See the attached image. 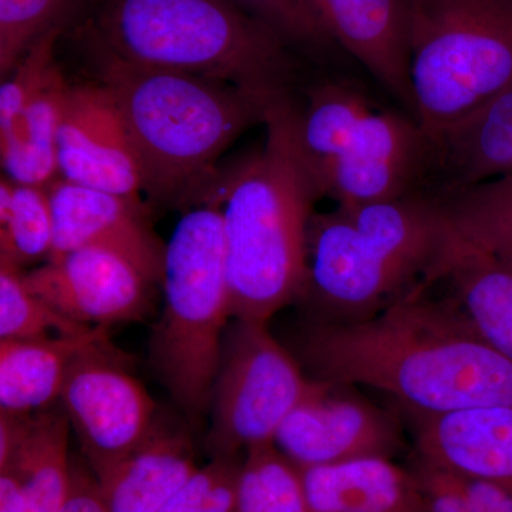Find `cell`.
Listing matches in <instances>:
<instances>
[{"label":"cell","mask_w":512,"mask_h":512,"mask_svg":"<svg viewBox=\"0 0 512 512\" xmlns=\"http://www.w3.org/2000/svg\"><path fill=\"white\" fill-rule=\"evenodd\" d=\"M404 416L412 423L417 456L512 490V407Z\"/></svg>","instance_id":"17"},{"label":"cell","mask_w":512,"mask_h":512,"mask_svg":"<svg viewBox=\"0 0 512 512\" xmlns=\"http://www.w3.org/2000/svg\"><path fill=\"white\" fill-rule=\"evenodd\" d=\"M26 493L22 478L13 468H0V512H25Z\"/></svg>","instance_id":"34"},{"label":"cell","mask_w":512,"mask_h":512,"mask_svg":"<svg viewBox=\"0 0 512 512\" xmlns=\"http://www.w3.org/2000/svg\"><path fill=\"white\" fill-rule=\"evenodd\" d=\"M161 285L163 311L150 339V366L197 426L210 412L232 319L222 214L212 190L183 210L165 244Z\"/></svg>","instance_id":"6"},{"label":"cell","mask_w":512,"mask_h":512,"mask_svg":"<svg viewBox=\"0 0 512 512\" xmlns=\"http://www.w3.org/2000/svg\"><path fill=\"white\" fill-rule=\"evenodd\" d=\"M412 470L430 512H512V490L503 485L447 470L417 454Z\"/></svg>","instance_id":"29"},{"label":"cell","mask_w":512,"mask_h":512,"mask_svg":"<svg viewBox=\"0 0 512 512\" xmlns=\"http://www.w3.org/2000/svg\"><path fill=\"white\" fill-rule=\"evenodd\" d=\"M289 349L311 379L372 387L403 413L512 407V360L478 338L427 281L362 322L303 316Z\"/></svg>","instance_id":"1"},{"label":"cell","mask_w":512,"mask_h":512,"mask_svg":"<svg viewBox=\"0 0 512 512\" xmlns=\"http://www.w3.org/2000/svg\"><path fill=\"white\" fill-rule=\"evenodd\" d=\"M107 329L46 339H0V409L32 414L55 406L74 357Z\"/></svg>","instance_id":"22"},{"label":"cell","mask_w":512,"mask_h":512,"mask_svg":"<svg viewBox=\"0 0 512 512\" xmlns=\"http://www.w3.org/2000/svg\"><path fill=\"white\" fill-rule=\"evenodd\" d=\"M232 512H311L301 467L275 443L249 448L242 458Z\"/></svg>","instance_id":"26"},{"label":"cell","mask_w":512,"mask_h":512,"mask_svg":"<svg viewBox=\"0 0 512 512\" xmlns=\"http://www.w3.org/2000/svg\"><path fill=\"white\" fill-rule=\"evenodd\" d=\"M416 116L439 133L512 87V0H410Z\"/></svg>","instance_id":"7"},{"label":"cell","mask_w":512,"mask_h":512,"mask_svg":"<svg viewBox=\"0 0 512 512\" xmlns=\"http://www.w3.org/2000/svg\"><path fill=\"white\" fill-rule=\"evenodd\" d=\"M296 101L274 107L261 150L220 171V204L232 319L268 323L301 301L308 228L320 194L296 143Z\"/></svg>","instance_id":"2"},{"label":"cell","mask_w":512,"mask_h":512,"mask_svg":"<svg viewBox=\"0 0 512 512\" xmlns=\"http://www.w3.org/2000/svg\"><path fill=\"white\" fill-rule=\"evenodd\" d=\"M332 42L417 120L410 76V0H306Z\"/></svg>","instance_id":"15"},{"label":"cell","mask_w":512,"mask_h":512,"mask_svg":"<svg viewBox=\"0 0 512 512\" xmlns=\"http://www.w3.org/2000/svg\"><path fill=\"white\" fill-rule=\"evenodd\" d=\"M23 275V269L0 259V339H46L94 329L57 312L30 291Z\"/></svg>","instance_id":"28"},{"label":"cell","mask_w":512,"mask_h":512,"mask_svg":"<svg viewBox=\"0 0 512 512\" xmlns=\"http://www.w3.org/2000/svg\"><path fill=\"white\" fill-rule=\"evenodd\" d=\"M315 386L268 323L232 319L212 386L208 454L238 457L274 443L282 421Z\"/></svg>","instance_id":"8"},{"label":"cell","mask_w":512,"mask_h":512,"mask_svg":"<svg viewBox=\"0 0 512 512\" xmlns=\"http://www.w3.org/2000/svg\"><path fill=\"white\" fill-rule=\"evenodd\" d=\"M427 281L444 295L464 323L488 346L512 360V256L470 247L447 235Z\"/></svg>","instance_id":"18"},{"label":"cell","mask_w":512,"mask_h":512,"mask_svg":"<svg viewBox=\"0 0 512 512\" xmlns=\"http://www.w3.org/2000/svg\"><path fill=\"white\" fill-rule=\"evenodd\" d=\"M427 150L429 138L419 121L379 104L313 181L320 197L342 207L421 194Z\"/></svg>","instance_id":"10"},{"label":"cell","mask_w":512,"mask_h":512,"mask_svg":"<svg viewBox=\"0 0 512 512\" xmlns=\"http://www.w3.org/2000/svg\"><path fill=\"white\" fill-rule=\"evenodd\" d=\"M63 30H52L30 47L15 69L5 77L0 87V130L16 119L25 106L30 94L45 79L50 67L55 64L57 40Z\"/></svg>","instance_id":"32"},{"label":"cell","mask_w":512,"mask_h":512,"mask_svg":"<svg viewBox=\"0 0 512 512\" xmlns=\"http://www.w3.org/2000/svg\"><path fill=\"white\" fill-rule=\"evenodd\" d=\"M100 49L124 62L220 80L269 103L295 101L292 47L235 0H92Z\"/></svg>","instance_id":"5"},{"label":"cell","mask_w":512,"mask_h":512,"mask_svg":"<svg viewBox=\"0 0 512 512\" xmlns=\"http://www.w3.org/2000/svg\"><path fill=\"white\" fill-rule=\"evenodd\" d=\"M59 177L146 205L136 148L103 84H70L59 128Z\"/></svg>","instance_id":"13"},{"label":"cell","mask_w":512,"mask_h":512,"mask_svg":"<svg viewBox=\"0 0 512 512\" xmlns=\"http://www.w3.org/2000/svg\"><path fill=\"white\" fill-rule=\"evenodd\" d=\"M55 244V221L46 187L0 181V259L23 269L47 261Z\"/></svg>","instance_id":"25"},{"label":"cell","mask_w":512,"mask_h":512,"mask_svg":"<svg viewBox=\"0 0 512 512\" xmlns=\"http://www.w3.org/2000/svg\"><path fill=\"white\" fill-rule=\"evenodd\" d=\"M92 0H0V76L8 77L40 37L63 30Z\"/></svg>","instance_id":"27"},{"label":"cell","mask_w":512,"mask_h":512,"mask_svg":"<svg viewBox=\"0 0 512 512\" xmlns=\"http://www.w3.org/2000/svg\"><path fill=\"white\" fill-rule=\"evenodd\" d=\"M439 201L413 194L313 212L308 228L305 318H375L426 281L447 244Z\"/></svg>","instance_id":"4"},{"label":"cell","mask_w":512,"mask_h":512,"mask_svg":"<svg viewBox=\"0 0 512 512\" xmlns=\"http://www.w3.org/2000/svg\"><path fill=\"white\" fill-rule=\"evenodd\" d=\"M23 276L30 291L87 328L140 322L153 306V284L126 258L106 249H76Z\"/></svg>","instance_id":"12"},{"label":"cell","mask_w":512,"mask_h":512,"mask_svg":"<svg viewBox=\"0 0 512 512\" xmlns=\"http://www.w3.org/2000/svg\"><path fill=\"white\" fill-rule=\"evenodd\" d=\"M70 421L62 406L32 414L0 412V468L25 485V512H63L72 483Z\"/></svg>","instance_id":"19"},{"label":"cell","mask_w":512,"mask_h":512,"mask_svg":"<svg viewBox=\"0 0 512 512\" xmlns=\"http://www.w3.org/2000/svg\"><path fill=\"white\" fill-rule=\"evenodd\" d=\"M185 431L158 423L150 439L96 476L109 512H160L197 473Z\"/></svg>","instance_id":"20"},{"label":"cell","mask_w":512,"mask_h":512,"mask_svg":"<svg viewBox=\"0 0 512 512\" xmlns=\"http://www.w3.org/2000/svg\"><path fill=\"white\" fill-rule=\"evenodd\" d=\"M249 15L261 20L289 47L325 49L335 45L306 0H235Z\"/></svg>","instance_id":"31"},{"label":"cell","mask_w":512,"mask_h":512,"mask_svg":"<svg viewBox=\"0 0 512 512\" xmlns=\"http://www.w3.org/2000/svg\"><path fill=\"white\" fill-rule=\"evenodd\" d=\"M70 84L53 64L23 109L0 130L3 175L12 183L47 187L59 175V128Z\"/></svg>","instance_id":"23"},{"label":"cell","mask_w":512,"mask_h":512,"mask_svg":"<svg viewBox=\"0 0 512 512\" xmlns=\"http://www.w3.org/2000/svg\"><path fill=\"white\" fill-rule=\"evenodd\" d=\"M353 387L316 380L315 389L282 421L275 446L301 468L392 458L403 446L399 420Z\"/></svg>","instance_id":"11"},{"label":"cell","mask_w":512,"mask_h":512,"mask_svg":"<svg viewBox=\"0 0 512 512\" xmlns=\"http://www.w3.org/2000/svg\"><path fill=\"white\" fill-rule=\"evenodd\" d=\"M421 194L441 198L512 173V87L466 119L427 134Z\"/></svg>","instance_id":"16"},{"label":"cell","mask_w":512,"mask_h":512,"mask_svg":"<svg viewBox=\"0 0 512 512\" xmlns=\"http://www.w3.org/2000/svg\"><path fill=\"white\" fill-rule=\"evenodd\" d=\"M242 458H211L160 512H232Z\"/></svg>","instance_id":"30"},{"label":"cell","mask_w":512,"mask_h":512,"mask_svg":"<svg viewBox=\"0 0 512 512\" xmlns=\"http://www.w3.org/2000/svg\"><path fill=\"white\" fill-rule=\"evenodd\" d=\"M100 83L136 148L151 204L185 210L220 175L218 160L279 104L220 80L124 62L101 49Z\"/></svg>","instance_id":"3"},{"label":"cell","mask_w":512,"mask_h":512,"mask_svg":"<svg viewBox=\"0 0 512 512\" xmlns=\"http://www.w3.org/2000/svg\"><path fill=\"white\" fill-rule=\"evenodd\" d=\"M55 244L50 258L100 248L126 258L151 284H161L165 244L148 222L147 205L56 178L47 185Z\"/></svg>","instance_id":"14"},{"label":"cell","mask_w":512,"mask_h":512,"mask_svg":"<svg viewBox=\"0 0 512 512\" xmlns=\"http://www.w3.org/2000/svg\"><path fill=\"white\" fill-rule=\"evenodd\" d=\"M63 512H109L86 460L72 457V483Z\"/></svg>","instance_id":"33"},{"label":"cell","mask_w":512,"mask_h":512,"mask_svg":"<svg viewBox=\"0 0 512 512\" xmlns=\"http://www.w3.org/2000/svg\"><path fill=\"white\" fill-rule=\"evenodd\" d=\"M311 512H430L412 468L362 457L301 468Z\"/></svg>","instance_id":"21"},{"label":"cell","mask_w":512,"mask_h":512,"mask_svg":"<svg viewBox=\"0 0 512 512\" xmlns=\"http://www.w3.org/2000/svg\"><path fill=\"white\" fill-rule=\"evenodd\" d=\"M59 403L94 474L128 456L158 426L156 402L109 338L74 357Z\"/></svg>","instance_id":"9"},{"label":"cell","mask_w":512,"mask_h":512,"mask_svg":"<svg viewBox=\"0 0 512 512\" xmlns=\"http://www.w3.org/2000/svg\"><path fill=\"white\" fill-rule=\"evenodd\" d=\"M451 238L512 256V173L436 198Z\"/></svg>","instance_id":"24"}]
</instances>
